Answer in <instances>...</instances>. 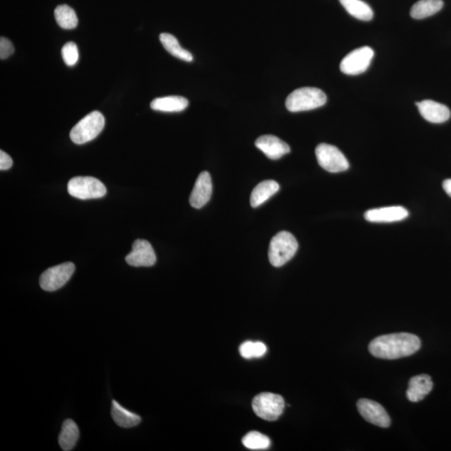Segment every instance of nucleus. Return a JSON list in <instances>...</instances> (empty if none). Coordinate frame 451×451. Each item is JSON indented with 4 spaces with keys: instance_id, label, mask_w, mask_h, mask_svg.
I'll use <instances>...</instances> for the list:
<instances>
[{
    "instance_id": "1",
    "label": "nucleus",
    "mask_w": 451,
    "mask_h": 451,
    "mask_svg": "<svg viewBox=\"0 0 451 451\" xmlns=\"http://www.w3.org/2000/svg\"><path fill=\"white\" fill-rule=\"evenodd\" d=\"M422 342L417 336L409 332H398L380 336L369 343V350L378 358L397 359L414 354L420 349Z\"/></svg>"
},
{
    "instance_id": "2",
    "label": "nucleus",
    "mask_w": 451,
    "mask_h": 451,
    "mask_svg": "<svg viewBox=\"0 0 451 451\" xmlns=\"http://www.w3.org/2000/svg\"><path fill=\"white\" fill-rule=\"evenodd\" d=\"M327 97L323 90L315 87H304L290 94L286 100L287 109L291 112H307L326 105Z\"/></svg>"
},
{
    "instance_id": "3",
    "label": "nucleus",
    "mask_w": 451,
    "mask_h": 451,
    "mask_svg": "<svg viewBox=\"0 0 451 451\" xmlns=\"http://www.w3.org/2000/svg\"><path fill=\"white\" fill-rule=\"evenodd\" d=\"M297 248L299 243L292 233L278 232L270 242L269 258L271 265L276 267L284 266L294 257Z\"/></svg>"
},
{
    "instance_id": "4",
    "label": "nucleus",
    "mask_w": 451,
    "mask_h": 451,
    "mask_svg": "<svg viewBox=\"0 0 451 451\" xmlns=\"http://www.w3.org/2000/svg\"><path fill=\"white\" fill-rule=\"evenodd\" d=\"M105 127V117L100 112L87 114L72 128L70 136L72 141L82 145L97 138Z\"/></svg>"
},
{
    "instance_id": "5",
    "label": "nucleus",
    "mask_w": 451,
    "mask_h": 451,
    "mask_svg": "<svg viewBox=\"0 0 451 451\" xmlns=\"http://www.w3.org/2000/svg\"><path fill=\"white\" fill-rule=\"evenodd\" d=\"M252 409L258 417L274 422L284 411L285 402L281 395L273 393H262L254 397Z\"/></svg>"
},
{
    "instance_id": "6",
    "label": "nucleus",
    "mask_w": 451,
    "mask_h": 451,
    "mask_svg": "<svg viewBox=\"0 0 451 451\" xmlns=\"http://www.w3.org/2000/svg\"><path fill=\"white\" fill-rule=\"evenodd\" d=\"M68 193L80 200L97 199L105 196L106 188L100 180L90 177H77L69 182Z\"/></svg>"
},
{
    "instance_id": "7",
    "label": "nucleus",
    "mask_w": 451,
    "mask_h": 451,
    "mask_svg": "<svg viewBox=\"0 0 451 451\" xmlns=\"http://www.w3.org/2000/svg\"><path fill=\"white\" fill-rule=\"evenodd\" d=\"M315 154L320 167L328 173H342L350 168V163L345 156L332 145L319 144L316 147Z\"/></svg>"
},
{
    "instance_id": "8",
    "label": "nucleus",
    "mask_w": 451,
    "mask_h": 451,
    "mask_svg": "<svg viewBox=\"0 0 451 451\" xmlns=\"http://www.w3.org/2000/svg\"><path fill=\"white\" fill-rule=\"evenodd\" d=\"M75 270V266L72 263H64L62 265L49 267L45 271L40 278L41 289L47 292L58 290L70 280Z\"/></svg>"
},
{
    "instance_id": "9",
    "label": "nucleus",
    "mask_w": 451,
    "mask_h": 451,
    "mask_svg": "<svg viewBox=\"0 0 451 451\" xmlns=\"http://www.w3.org/2000/svg\"><path fill=\"white\" fill-rule=\"evenodd\" d=\"M373 49L364 47L354 49L340 63V70L346 75H358L364 73L374 58Z\"/></svg>"
},
{
    "instance_id": "10",
    "label": "nucleus",
    "mask_w": 451,
    "mask_h": 451,
    "mask_svg": "<svg viewBox=\"0 0 451 451\" xmlns=\"http://www.w3.org/2000/svg\"><path fill=\"white\" fill-rule=\"evenodd\" d=\"M357 408L362 417L373 425L382 428H388L391 426V418L388 413L376 401L368 399L359 400Z\"/></svg>"
},
{
    "instance_id": "11",
    "label": "nucleus",
    "mask_w": 451,
    "mask_h": 451,
    "mask_svg": "<svg viewBox=\"0 0 451 451\" xmlns=\"http://www.w3.org/2000/svg\"><path fill=\"white\" fill-rule=\"evenodd\" d=\"M125 261L132 267H151L156 262V256L148 241L137 239L133 243L132 252L126 256Z\"/></svg>"
},
{
    "instance_id": "12",
    "label": "nucleus",
    "mask_w": 451,
    "mask_h": 451,
    "mask_svg": "<svg viewBox=\"0 0 451 451\" xmlns=\"http://www.w3.org/2000/svg\"><path fill=\"white\" fill-rule=\"evenodd\" d=\"M212 193V182L211 175L208 171H202L198 175L193 190L190 196V204L194 208L199 209L204 206L210 200Z\"/></svg>"
},
{
    "instance_id": "13",
    "label": "nucleus",
    "mask_w": 451,
    "mask_h": 451,
    "mask_svg": "<svg viewBox=\"0 0 451 451\" xmlns=\"http://www.w3.org/2000/svg\"><path fill=\"white\" fill-rule=\"evenodd\" d=\"M409 216V212L403 206H388L369 210L365 213V219L370 223H395Z\"/></svg>"
},
{
    "instance_id": "14",
    "label": "nucleus",
    "mask_w": 451,
    "mask_h": 451,
    "mask_svg": "<svg viewBox=\"0 0 451 451\" xmlns=\"http://www.w3.org/2000/svg\"><path fill=\"white\" fill-rule=\"evenodd\" d=\"M415 106L418 107L419 112L424 119L430 122V123H444L450 119V109L445 105L441 104V103L426 100L416 102Z\"/></svg>"
},
{
    "instance_id": "15",
    "label": "nucleus",
    "mask_w": 451,
    "mask_h": 451,
    "mask_svg": "<svg viewBox=\"0 0 451 451\" xmlns=\"http://www.w3.org/2000/svg\"><path fill=\"white\" fill-rule=\"evenodd\" d=\"M255 146L262 151L269 159L278 160L289 154L290 147L288 144L272 135L260 136L256 141Z\"/></svg>"
},
{
    "instance_id": "16",
    "label": "nucleus",
    "mask_w": 451,
    "mask_h": 451,
    "mask_svg": "<svg viewBox=\"0 0 451 451\" xmlns=\"http://www.w3.org/2000/svg\"><path fill=\"white\" fill-rule=\"evenodd\" d=\"M433 389V381L427 374H419L411 378L406 396L411 402H419L429 395Z\"/></svg>"
},
{
    "instance_id": "17",
    "label": "nucleus",
    "mask_w": 451,
    "mask_h": 451,
    "mask_svg": "<svg viewBox=\"0 0 451 451\" xmlns=\"http://www.w3.org/2000/svg\"><path fill=\"white\" fill-rule=\"evenodd\" d=\"M280 189L277 182L273 180H267V181L259 183L252 191L250 198V204L252 208H258L263 204L273 197Z\"/></svg>"
},
{
    "instance_id": "18",
    "label": "nucleus",
    "mask_w": 451,
    "mask_h": 451,
    "mask_svg": "<svg viewBox=\"0 0 451 451\" xmlns=\"http://www.w3.org/2000/svg\"><path fill=\"white\" fill-rule=\"evenodd\" d=\"M189 102L182 97L156 98L151 103V108L162 112H180L188 106Z\"/></svg>"
},
{
    "instance_id": "19",
    "label": "nucleus",
    "mask_w": 451,
    "mask_h": 451,
    "mask_svg": "<svg viewBox=\"0 0 451 451\" xmlns=\"http://www.w3.org/2000/svg\"><path fill=\"white\" fill-rule=\"evenodd\" d=\"M79 437V428L75 422L70 419L64 420L59 435V444L61 449L64 451L73 450Z\"/></svg>"
},
{
    "instance_id": "20",
    "label": "nucleus",
    "mask_w": 451,
    "mask_h": 451,
    "mask_svg": "<svg viewBox=\"0 0 451 451\" xmlns=\"http://www.w3.org/2000/svg\"><path fill=\"white\" fill-rule=\"evenodd\" d=\"M443 5L442 0H419L412 6L411 15L415 20H423L438 13Z\"/></svg>"
},
{
    "instance_id": "21",
    "label": "nucleus",
    "mask_w": 451,
    "mask_h": 451,
    "mask_svg": "<svg viewBox=\"0 0 451 451\" xmlns=\"http://www.w3.org/2000/svg\"><path fill=\"white\" fill-rule=\"evenodd\" d=\"M340 3L352 16L362 21H370L374 17L371 7L362 0H339Z\"/></svg>"
},
{
    "instance_id": "22",
    "label": "nucleus",
    "mask_w": 451,
    "mask_h": 451,
    "mask_svg": "<svg viewBox=\"0 0 451 451\" xmlns=\"http://www.w3.org/2000/svg\"><path fill=\"white\" fill-rule=\"evenodd\" d=\"M112 415L117 425L122 428H132L141 422L139 415L126 410L116 400L112 402Z\"/></svg>"
},
{
    "instance_id": "23",
    "label": "nucleus",
    "mask_w": 451,
    "mask_h": 451,
    "mask_svg": "<svg viewBox=\"0 0 451 451\" xmlns=\"http://www.w3.org/2000/svg\"><path fill=\"white\" fill-rule=\"evenodd\" d=\"M160 41L162 44L163 47L167 49L168 52L177 58L186 61V62H192L193 56L192 53L187 51L186 49L182 48L180 45L177 38L173 34L162 33L160 34Z\"/></svg>"
},
{
    "instance_id": "24",
    "label": "nucleus",
    "mask_w": 451,
    "mask_h": 451,
    "mask_svg": "<svg viewBox=\"0 0 451 451\" xmlns=\"http://www.w3.org/2000/svg\"><path fill=\"white\" fill-rule=\"evenodd\" d=\"M57 24L64 29H73L78 25V18L75 10L66 5H59L55 10Z\"/></svg>"
},
{
    "instance_id": "25",
    "label": "nucleus",
    "mask_w": 451,
    "mask_h": 451,
    "mask_svg": "<svg viewBox=\"0 0 451 451\" xmlns=\"http://www.w3.org/2000/svg\"><path fill=\"white\" fill-rule=\"evenodd\" d=\"M243 444L247 449L261 450L269 448L271 441L266 435L252 431L243 437Z\"/></svg>"
},
{
    "instance_id": "26",
    "label": "nucleus",
    "mask_w": 451,
    "mask_h": 451,
    "mask_svg": "<svg viewBox=\"0 0 451 451\" xmlns=\"http://www.w3.org/2000/svg\"><path fill=\"white\" fill-rule=\"evenodd\" d=\"M239 352L244 358H261L266 354L267 346L262 342L247 341L240 346Z\"/></svg>"
},
{
    "instance_id": "27",
    "label": "nucleus",
    "mask_w": 451,
    "mask_h": 451,
    "mask_svg": "<svg viewBox=\"0 0 451 451\" xmlns=\"http://www.w3.org/2000/svg\"><path fill=\"white\" fill-rule=\"evenodd\" d=\"M62 57L68 66H74L79 60L77 45L74 42H68L62 48Z\"/></svg>"
},
{
    "instance_id": "28",
    "label": "nucleus",
    "mask_w": 451,
    "mask_h": 451,
    "mask_svg": "<svg viewBox=\"0 0 451 451\" xmlns=\"http://www.w3.org/2000/svg\"><path fill=\"white\" fill-rule=\"evenodd\" d=\"M14 51V45L11 41L6 39L5 37H1L0 39V59L5 60L13 55Z\"/></svg>"
},
{
    "instance_id": "29",
    "label": "nucleus",
    "mask_w": 451,
    "mask_h": 451,
    "mask_svg": "<svg viewBox=\"0 0 451 451\" xmlns=\"http://www.w3.org/2000/svg\"><path fill=\"white\" fill-rule=\"evenodd\" d=\"M13 165V160L6 152L0 151V170H9Z\"/></svg>"
},
{
    "instance_id": "30",
    "label": "nucleus",
    "mask_w": 451,
    "mask_h": 451,
    "mask_svg": "<svg viewBox=\"0 0 451 451\" xmlns=\"http://www.w3.org/2000/svg\"><path fill=\"white\" fill-rule=\"evenodd\" d=\"M443 189L451 197V179H446L443 182Z\"/></svg>"
}]
</instances>
